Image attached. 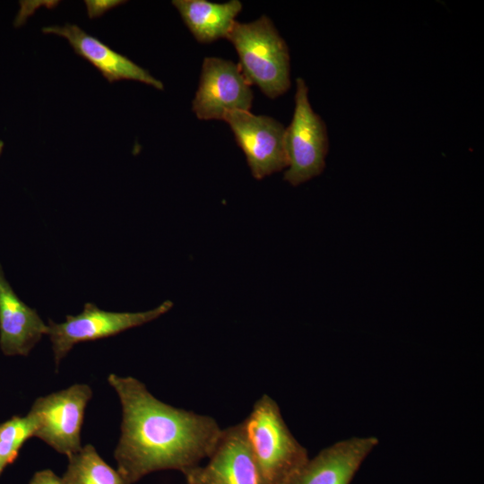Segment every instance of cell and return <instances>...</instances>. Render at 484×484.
Here are the masks:
<instances>
[{"mask_svg": "<svg viewBox=\"0 0 484 484\" xmlns=\"http://www.w3.org/2000/svg\"><path fill=\"white\" fill-rule=\"evenodd\" d=\"M47 333L34 308L15 294L0 264V348L5 356H28Z\"/></svg>", "mask_w": 484, "mask_h": 484, "instance_id": "7c38bea8", "label": "cell"}, {"mask_svg": "<svg viewBox=\"0 0 484 484\" xmlns=\"http://www.w3.org/2000/svg\"><path fill=\"white\" fill-rule=\"evenodd\" d=\"M265 484H287L307 463V449L287 427L277 402L263 394L242 421Z\"/></svg>", "mask_w": 484, "mask_h": 484, "instance_id": "7a4b0ae2", "label": "cell"}, {"mask_svg": "<svg viewBox=\"0 0 484 484\" xmlns=\"http://www.w3.org/2000/svg\"><path fill=\"white\" fill-rule=\"evenodd\" d=\"M184 475L188 484H265L242 422L222 429L207 463Z\"/></svg>", "mask_w": 484, "mask_h": 484, "instance_id": "9c48e42d", "label": "cell"}, {"mask_svg": "<svg viewBox=\"0 0 484 484\" xmlns=\"http://www.w3.org/2000/svg\"><path fill=\"white\" fill-rule=\"evenodd\" d=\"M183 22L200 43H211L227 39L242 3L231 0L218 4L207 0H173Z\"/></svg>", "mask_w": 484, "mask_h": 484, "instance_id": "4fadbf2b", "label": "cell"}, {"mask_svg": "<svg viewBox=\"0 0 484 484\" xmlns=\"http://www.w3.org/2000/svg\"><path fill=\"white\" fill-rule=\"evenodd\" d=\"M186 484H188V483H186Z\"/></svg>", "mask_w": 484, "mask_h": 484, "instance_id": "ffe728a7", "label": "cell"}, {"mask_svg": "<svg viewBox=\"0 0 484 484\" xmlns=\"http://www.w3.org/2000/svg\"><path fill=\"white\" fill-rule=\"evenodd\" d=\"M108 382L122 406L114 457L127 484L163 470L184 474L210 456L222 431L213 418L160 401L133 376L110 374Z\"/></svg>", "mask_w": 484, "mask_h": 484, "instance_id": "6da1fadb", "label": "cell"}, {"mask_svg": "<svg viewBox=\"0 0 484 484\" xmlns=\"http://www.w3.org/2000/svg\"><path fill=\"white\" fill-rule=\"evenodd\" d=\"M88 15L91 19L103 15L107 11L125 4V1L120 0H91L84 1Z\"/></svg>", "mask_w": 484, "mask_h": 484, "instance_id": "2e32d148", "label": "cell"}, {"mask_svg": "<svg viewBox=\"0 0 484 484\" xmlns=\"http://www.w3.org/2000/svg\"><path fill=\"white\" fill-rule=\"evenodd\" d=\"M3 471H4V469H3L2 465H1V462H0V475L2 474Z\"/></svg>", "mask_w": 484, "mask_h": 484, "instance_id": "d6986e66", "label": "cell"}, {"mask_svg": "<svg viewBox=\"0 0 484 484\" xmlns=\"http://www.w3.org/2000/svg\"><path fill=\"white\" fill-rule=\"evenodd\" d=\"M67 457V467L61 477L64 484H127L90 444Z\"/></svg>", "mask_w": 484, "mask_h": 484, "instance_id": "5bb4252c", "label": "cell"}, {"mask_svg": "<svg viewBox=\"0 0 484 484\" xmlns=\"http://www.w3.org/2000/svg\"><path fill=\"white\" fill-rule=\"evenodd\" d=\"M92 390L75 384L37 398L28 412L38 437L57 453L69 456L82 447L81 430Z\"/></svg>", "mask_w": 484, "mask_h": 484, "instance_id": "5b68a950", "label": "cell"}, {"mask_svg": "<svg viewBox=\"0 0 484 484\" xmlns=\"http://www.w3.org/2000/svg\"><path fill=\"white\" fill-rule=\"evenodd\" d=\"M288 168L284 180L293 186L301 185L324 169L329 140L324 121L309 102L308 88L302 78L296 80L295 108L285 127Z\"/></svg>", "mask_w": 484, "mask_h": 484, "instance_id": "277c9868", "label": "cell"}, {"mask_svg": "<svg viewBox=\"0 0 484 484\" xmlns=\"http://www.w3.org/2000/svg\"><path fill=\"white\" fill-rule=\"evenodd\" d=\"M227 39L238 55L246 78L268 98L280 97L290 89L289 48L267 16L247 23L236 21Z\"/></svg>", "mask_w": 484, "mask_h": 484, "instance_id": "3957f363", "label": "cell"}, {"mask_svg": "<svg viewBox=\"0 0 484 484\" xmlns=\"http://www.w3.org/2000/svg\"><path fill=\"white\" fill-rule=\"evenodd\" d=\"M3 148H4V143H3V141L0 140V154H1L2 151H3Z\"/></svg>", "mask_w": 484, "mask_h": 484, "instance_id": "ac0fdd59", "label": "cell"}, {"mask_svg": "<svg viewBox=\"0 0 484 484\" xmlns=\"http://www.w3.org/2000/svg\"><path fill=\"white\" fill-rule=\"evenodd\" d=\"M34 434L35 427L28 415L13 416L0 424V462L4 470L17 459L23 444Z\"/></svg>", "mask_w": 484, "mask_h": 484, "instance_id": "9a60e30c", "label": "cell"}, {"mask_svg": "<svg viewBox=\"0 0 484 484\" xmlns=\"http://www.w3.org/2000/svg\"><path fill=\"white\" fill-rule=\"evenodd\" d=\"M29 484H64V482L53 471L45 469L35 472Z\"/></svg>", "mask_w": 484, "mask_h": 484, "instance_id": "e0dca14e", "label": "cell"}, {"mask_svg": "<svg viewBox=\"0 0 484 484\" xmlns=\"http://www.w3.org/2000/svg\"><path fill=\"white\" fill-rule=\"evenodd\" d=\"M173 302L166 300L158 307L143 312H110L86 303L83 310L75 315H68L65 320L47 324V333L52 344L56 367L73 347L80 342L95 341L117 335L128 329L143 325L169 311Z\"/></svg>", "mask_w": 484, "mask_h": 484, "instance_id": "8992f818", "label": "cell"}, {"mask_svg": "<svg viewBox=\"0 0 484 484\" xmlns=\"http://www.w3.org/2000/svg\"><path fill=\"white\" fill-rule=\"evenodd\" d=\"M42 32L66 39L74 52L97 68L110 83L121 80H134L158 90L164 89L162 82L153 77L147 70L113 50L77 25L66 23L64 26H47L42 29Z\"/></svg>", "mask_w": 484, "mask_h": 484, "instance_id": "30bf717a", "label": "cell"}, {"mask_svg": "<svg viewBox=\"0 0 484 484\" xmlns=\"http://www.w3.org/2000/svg\"><path fill=\"white\" fill-rule=\"evenodd\" d=\"M223 120L232 130L255 179L288 168L285 127L281 123L271 117L242 110L227 114Z\"/></svg>", "mask_w": 484, "mask_h": 484, "instance_id": "ba28073f", "label": "cell"}, {"mask_svg": "<svg viewBox=\"0 0 484 484\" xmlns=\"http://www.w3.org/2000/svg\"><path fill=\"white\" fill-rule=\"evenodd\" d=\"M377 444L375 436L339 441L308 459L287 484H350Z\"/></svg>", "mask_w": 484, "mask_h": 484, "instance_id": "8fae6325", "label": "cell"}, {"mask_svg": "<svg viewBox=\"0 0 484 484\" xmlns=\"http://www.w3.org/2000/svg\"><path fill=\"white\" fill-rule=\"evenodd\" d=\"M251 83L238 65L220 57H205L192 110L202 120H223L233 111H250Z\"/></svg>", "mask_w": 484, "mask_h": 484, "instance_id": "52a82bcc", "label": "cell"}]
</instances>
